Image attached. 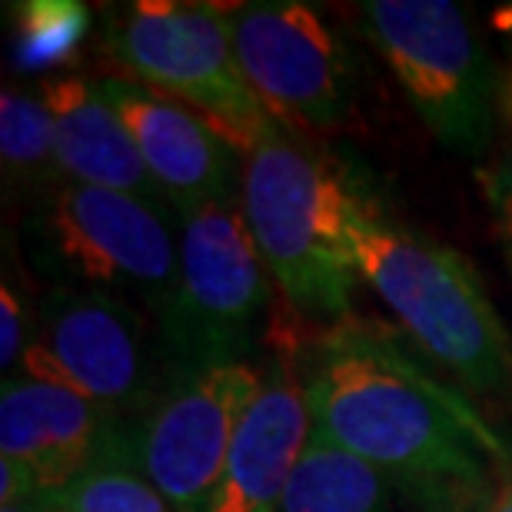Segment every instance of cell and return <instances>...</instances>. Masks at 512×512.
<instances>
[{
    "label": "cell",
    "instance_id": "cell-2",
    "mask_svg": "<svg viewBox=\"0 0 512 512\" xmlns=\"http://www.w3.org/2000/svg\"><path fill=\"white\" fill-rule=\"evenodd\" d=\"M363 203L350 173L276 120L247 153L243 217L270 280L310 320H350Z\"/></svg>",
    "mask_w": 512,
    "mask_h": 512
},
{
    "label": "cell",
    "instance_id": "cell-17",
    "mask_svg": "<svg viewBox=\"0 0 512 512\" xmlns=\"http://www.w3.org/2000/svg\"><path fill=\"white\" fill-rule=\"evenodd\" d=\"M0 157L4 173L17 183L60 180L57 150H54V120L44 104V97L4 90L0 97Z\"/></svg>",
    "mask_w": 512,
    "mask_h": 512
},
{
    "label": "cell",
    "instance_id": "cell-24",
    "mask_svg": "<svg viewBox=\"0 0 512 512\" xmlns=\"http://www.w3.org/2000/svg\"><path fill=\"white\" fill-rule=\"evenodd\" d=\"M496 27L503 30V37L509 40V50H512V7L496 10ZM503 107H506V117L512 120V64H509V77L503 87Z\"/></svg>",
    "mask_w": 512,
    "mask_h": 512
},
{
    "label": "cell",
    "instance_id": "cell-1",
    "mask_svg": "<svg viewBox=\"0 0 512 512\" xmlns=\"http://www.w3.org/2000/svg\"><path fill=\"white\" fill-rule=\"evenodd\" d=\"M313 436L366 459L413 496L489 499L486 459H506V443L466 403L439 386L393 336L363 320H343L313 343L303 370Z\"/></svg>",
    "mask_w": 512,
    "mask_h": 512
},
{
    "label": "cell",
    "instance_id": "cell-21",
    "mask_svg": "<svg viewBox=\"0 0 512 512\" xmlns=\"http://www.w3.org/2000/svg\"><path fill=\"white\" fill-rule=\"evenodd\" d=\"M483 187L489 203H503V200L512 203V153L503 163H496L493 170L483 173Z\"/></svg>",
    "mask_w": 512,
    "mask_h": 512
},
{
    "label": "cell",
    "instance_id": "cell-22",
    "mask_svg": "<svg viewBox=\"0 0 512 512\" xmlns=\"http://www.w3.org/2000/svg\"><path fill=\"white\" fill-rule=\"evenodd\" d=\"M489 499H433V503H416V512H486Z\"/></svg>",
    "mask_w": 512,
    "mask_h": 512
},
{
    "label": "cell",
    "instance_id": "cell-8",
    "mask_svg": "<svg viewBox=\"0 0 512 512\" xmlns=\"http://www.w3.org/2000/svg\"><path fill=\"white\" fill-rule=\"evenodd\" d=\"M360 24L429 133L479 157L493 140L496 74L466 10L449 0H370Z\"/></svg>",
    "mask_w": 512,
    "mask_h": 512
},
{
    "label": "cell",
    "instance_id": "cell-13",
    "mask_svg": "<svg viewBox=\"0 0 512 512\" xmlns=\"http://www.w3.org/2000/svg\"><path fill=\"white\" fill-rule=\"evenodd\" d=\"M310 439L313 416L303 373L286 353H276L263 366L260 393L240 419L207 512H276Z\"/></svg>",
    "mask_w": 512,
    "mask_h": 512
},
{
    "label": "cell",
    "instance_id": "cell-23",
    "mask_svg": "<svg viewBox=\"0 0 512 512\" xmlns=\"http://www.w3.org/2000/svg\"><path fill=\"white\" fill-rule=\"evenodd\" d=\"M496 213V230H499V240H503V250H506V260H509V270H512V203H489Z\"/></svg>",
    "mask_w": 512,
    "mask_h": 512
},
{
    "label": "cell",
    "instance_id": "cell-14",
    "mask_svg": "<svg viewBox=\"0 0 512 512\" xmlns=\"http://www.w3.org/2000/svg\"><path fill=\"white\" fill-rule=\"evenodd\" d=\"M40 97L54 120L60 183L133 193L170 207L157 180L150 177L133 133L114 104L100 94V84H90L84 77H54L44 84Z\"/></svg>",
    "mask_w": 512,
    "mask_h": 512
},
{
    "label": "cell",
    "instance_id": "cell-15",
    "mask_svg": "<svg viewBox=\"0 0 512 512\" xmlns=\"http://www.w3.org/2000/svg\"><path fill=\"white\" fill-rule=\"evenodd\" d=\"M399 486L366 459L310 439L276 512H389Z\"/></svg>",
    "mask_w": 512,
    "mask_h": 512
},
{
    "label": "cell",
    "instance_id": "cell-12",
    "mask_svg": "<svg viewBox=\"0 0 512 512\" xmlns=\"http://www.w3.org/2000/svg\"><path fill=\"white\" fill-rule=\"evenodd\" d=\"M0 456L24 463L40 493L50 496L87 469L127 459V423L70 389L7 380L0 393Z\"/></svg>",
    "mask_w": 512,
    "mask_h": 512
},
{
    "label": "cell",
    "instance_id": "cell-11",
    "mask_svg": "<svg viewBox=\"0 0 512 512\" xmlns=\"http://www.w3.org/2000/svg\"><path fill=\"white\" fill-rule=\"evenodd\" d=\"M100 94L133 133L150 177L180 217L210 203H240L247 157L190 107L130 77L100 80Z\"/></svg>",
    "mask_w": 512,
    "mask_h": 512
},
{
    "label": "cell",
    "instance_id": "cell-25",
    "mask_svg": "<svg viewBox=\"0 0 512 512\" xmlns=\"http://www.w3.org/2000/svg\"><path fill=\"white\" fill-rule=\"evenodd\" d=\"M486 512H512V469L503 476V483L496 486L493 499H489Z\"/></svg>",
    "mask_w": 512,
    "mask_h": 512
},
{
    "label": "cell",
    "instance_id": "cell-18",
    "mask_svg": "<svg viewBox=\"0 0 512 512\" xmlns=\"http://www.w3.org/2000/svg\"><path fill=\"white\" fill-rule=\"evenodd\" d=\"M54 512H177L127 459H110L50 493Z\"/></svg>",
    "mask_w": 512,
    "mask_h": 512
},
{
    "label": "cell",
    "instance_id": "cell-6",
    "mask_svg": "<svg viewBox=\"0 0 512 512\" xmlns=\"http://www.w3.org/2000/svg\"><path fill=\"white\" fill-rule=\"evenodd\" d=\"M230 14L233 7L140 0L110 20L107 47L130 80L180 100L233 150L250 153L273 120L243 80Z\"/></svg>",
    "mask_w": 512,
    "mask_h": 512
},
{
    "label": "cell",
    "instance_id": "cell-20",
    "mask_svg": "<svg viewBox=\"0 0 512 512\" xmlns=\"http://www.w3.org/2000/svg\"><path fill=\"white\" fill-rule=\"evenodd\" d=\"M40 496L37 479L30 476V469L17 459L0 456V506H17L27 499Z\"/></svg>",
    "mask_w": 512,
    "mask_h": 512
},
{
    "label": "cell",
    "instance_id": "cell-19",
    "mask_svg": "<svg viewBox=\"0 0 512 512\" xmlns=\"http://www.w3.org/2000/svg\"><path fill=\"white\" fill-rule=\"evenodd\" d=\"M27 350V326H24V303L14 293V286H0V366L10 370L24 360Z\"/></svg>",
    "mask_w": 512,
    "mask_h": 512
},
{
    "label": "cell",
    "instance_id": "cell-26",
    "mask_svg": "<svg viewBox=\"0 0 512 512\" xmlns=\"http://www.w3.org/2000/svg\"><path fill=\"white\" fill-rule=\"evenodd\" d=\"M0 512H50V503L47 496L40 493L34 499H27V503H17V506H0Z\"/></svg>",
    "mask_w": 512,
    "mask_h": 512
},
{
    "label": "cell",
    "instance_id": "cell-9",
    "mask_svg": "<svg viewBox=\"0 0 512 512\" xmlns=\"http://www.w3.org/2000/svg\"><path fill=\"white\" fill-rule=\"evenodd\" d=\"M260 383L263 370L250 360L173 376L157 403L127 423V463L177 512H207Z\"/></svg>",
    "mask_w": 512,
    "mask_h": 512
},
{
    "label": "cell",
    "instance_id": "cell-3",
    "mask_svg": "<svg viewBox=\"0 0 512 512\" xmlns=\"http://www.w3.org/2000/svg\"><path fill=\"white\" fill-rule=\"evenodd\" d=\"M356 270L409 340L469 393H509L512 336L473 263L426 233L399 227L366 197L356 220Z\"/></svg>",
    "mask_w": 512,
    "mask_h": 512
},
{
    "label": "cell",
    "instance_id": "cell-16",
    "mask_svg": "<svg viewBox=\"0 0 512 512\" xmlns=\"http://www.w3.org/2000/svg\"><path fill=\"white\" fill-rule=\"evenodd\" d=\"M90 30V10L77 0H27L14 10L10 57L24 74H44L74 60Z\"/></svg>",
    "mask_w": 512,
    "mask_h": 512
},
{
    "label": "cell",
    "instance_id": "cell-5",
    "mask_svg": "<svg viewBox=\"0 0 512 512\" xmlns=\"http://www.w3.org/2000/svg\"><path fill=\"white\" fill-rule=\"evenodd\" d=\"M270 313V270L240 203L180 217V270L157 320L167 376L250 360Z\"/></svg>",
    "mask_w": 512,
    "mask_h": 512
},
{
    "label": "cell",
    "instance_id": "cell-10",
    "mask_svg": "<svg viewBox=\"0 0 512 512\" xmlns=\"http://www.w3.org/2000/svg\"><path fill=\"white\" fill-rule=\"evenodd\" d=\"M233 50L253 97L293 133H336L356 107L350 47L313 7L293 0L233 7Z\"/></svg>",
    "mask_w": 512,
    "mask_h": 512
},
{
    "label": "cell",
    "instance_id": "cell-7",
    "mask_svg": "<svg viewBox=\"0 0 512 512\" xmlns=\"http://www.w3.org/2000/svg\"><path fill=\"white\" fill-rule=\"evenodd\" d=\"M27 380L90 399L133 423L167 389V363L150 313L94 290H50L24 350Z\"/></svg>",
    "mask_w": 512,
    "mask_h": 512
},
{
    "label": "cell",
    "instance_id": "cell-4",
    "mask_svg": "<svg viewBox=\"0 0 512 512\" xmlns=\"http://www.w3.org/2000/svg\"><path fill=\"white\" fill-rule=\"evenodd\" d=\"M30 256L57 290L120 296L153 320L180 270V213L133 193L57 183L30 220Z\"/></svg>",
    "mask_w": 512,
    "mask_h": 512
},
{
    "label": "cell",
    "instance_id": "cell-27",
    "mask_svg": "<svg viewBox=\"0 0 512 512\" xmlns=\"http://www.w3.org/2000/svg\"><path fill=\"white\" fill-rule=\"evenodd\" d=\"M50 512H54V509H50Z\"/></svg>",
    "mask_w": 512,
    "mask_h": 512
}]
</instances>
